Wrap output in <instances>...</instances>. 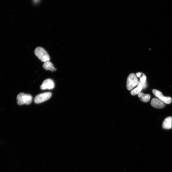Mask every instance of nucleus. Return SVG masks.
<instances>
[{"label":"nucleus","instance_id":"nucleus-1","mask_svg":"<svg viewBox=\"0 0 172 172\" xmlns=\"http://www.w3.org/2000/svg\"><path fill=\"white\" fill-rule=\"evenodd\" d=\"M34 54L42 62L48 61L50 60V57L48 53L43 47H36L34 50Z\"/></svg>","mask_w":172,"mask_h":172},{"label":"nucleus","instance_id":"nucleus-2","mask_svg":"<svg viewBox=\"0 0 172 172\" xmlns=\"http://www.w3.org/2000/svg\"><path fill=\"white\" fill-rule=\"evenodd\" d=\"M17 104L18 105L23 104L28 105L32 102L33 98L30 94L20 93L17 95Z\"/></svg>","mask_w":172,"mask_h":172},{"label":"nucleus","instance_id":"nucleus-3","mask_svg":"<svg viewBox=\"0 0 172 172\" xmlns=\"http://www.w3.org/2000/svg\"><path fill=\"white\" fill-rule=\"evenodd\" d=\"M138 80L136 75L134 73L130 74L127 79V88L129 91H131L138 84Z\"/></svg>","mask_w":172,"mask_h":172},{"label":"nucleus","instance_id":"nucleus-4","mask_svg":"<svg viewBox=\"0 0 172 172\" xmlns=\"http://www.w3.org/2000/svg\"><path fill=\"white\" fill-rule=\"evenodd\" d=\"M152 92L153 94L156 97L164 103L168 104H170L171 103L172 99L171 97L164 96L162 92L157 90L153 89Z\"/></svg>","mask_w":172,"mask_h":172},{"label":"nucleus","instance_id":"nucleus-5","mask_svg":"<svg viewBox=\"0 0 172 172\" xmlns=\"http://www.w3.org/2000/svg\"><path fill=\"white\" fill-rule=\"evenodd\" d=\"M52 96L51 92H46L38 95L35 98L34 102L36 104H39L47 101L51 98Z\"/></svg>","mask_w":172,"mask_h":172},{"label":"nucleus","instance_id":"nucleus-6","mask_svg":"<svg viewBox=\"0 0 172 172\" xmlns=\"http://www.w3.org/2000/svg\"><path fill=\"white\" fill-rule=\"evenodd\" d=\"M55 83L51 79H47L45 80L40 86L42 90L46 89L52 90L54 88Z\"/></svg>","mask_w":172,"mask_h":172},{"label":"nucleus","instance_id":"nucleus-7","mask_svg":"<svg viewBox=\"0 0 172 172\" xmlns=\"http://www.w3.org/2000/svg\"><path fill=\"white\" fill-rule=\"evenodd\" d=\"M151 105L153 107L158 109H161L165 106V103L157 98H153L151 102Z\"/></svg>","mask_w":172,"mask_h":172},{"label":"nucleus","instance_id":"nucleus-8","mask_svg":"<svg viewBox=\"0 0 172 172\" xmlns=\"http://www.w3.org/2000/svg\"><path fill=\"white\" fill-rule=\"evenodd\" d=\"M172 117H169L165 119L162 124V127L166 129H170L172 127Z\"/></svg>","mask_w":172,"mask_h":172},{"label":"nucleus","instance_id":"nucleus-9","mask_svg":"<svg viewBox=\"0 0 172 172\" xmlns=\"http://www.w3.org/2000/svg\"><path fill=\"white\" fill-rule=\"evenodd\" d=\"M43 67L45 70H49L52 71H56L57 69L54 67L53 65L51 62L48 61L44 62Z\"/></svg>","mask_w":172,"mask_h":172},{"label":"nucleus","instance_id":"nucleus-10","mask_svg":"<svg viewBox=\"0 0 172 172\" xmlns=\"http://www.w3.org/2000/svg\"><path fill=\"white\" fill-rule=\"evenodd\" d=\"M140 100L143 102H149L150 99V95L149 94H145L142 92H140L138 95Z\"/></svg>","mask_w":172,"mask_h":172},{"label":"nucleus","instance_id":"nucleus-11","mask_svg":"<svg viewBox=\"0 0 172 172\" xmlns=\"http://www.w3.org/2000/svg\"><path fill=\"white\" fill-rule=\"evenodd\" d=\"M142 89V87L141 86H138L136 88L132 90L131 92V94L132 96H135L138 95L141 92Z\"/></svg>","mask_w":172,"mask_h":172},{"label":"nucleus","instance_id":"nucleus-12","mask_svg":"<svg viewBox=\"0 0 172 172\" xmlns=\"http://www.w3.org/2000/svg\"><path fill=\"white\" fill-rule=\"evenodd\" d=\"M146 77L145 75L143 76L141 78H140V81L141 82L143 83H144L146 82Z\"/></svg>","mask_w":172,"mask_h":172},{"label":"nucleus","instance_id":"nucleus-13","mask_svg":"<svg viewBox=\"0 0 172 172\" xmlns=\"http://www.w3.org/2000/svg\"><path fill=\"white\" fill-rule=\"evenodd\" d=\"M138 86H142V89H144L146 88V83H143L141 82H139L137 84Z\"/></svg>","mask_w":172,"mask_h":172},{"label":"nucleus","instance_id":"nucleus-14","mask_svg":"<svg viewBox=\"0 0 172 172\" xmlns=\"http://www.w3.org/2000/svg\"><path fill=\"white\" fill-rule=\"evenodd\" d=\"M141 73L138 72L136 73V75L138 77H140V76H141Z\"/></svg>","mask_w":172,"mask_h":172},{"label":"nucleus","instance_id":"nucleus-15","mask_svg":"<svg viewBox=\"0 0 172 172\" xmlns=\"http://www.w3.org/2000/svg\"><path fill=\"white\" fill-rule=\"evenodd\" d=\"M34 2L35 3H37V2H38L39 0H34Z\"/></svg>","mask_w":172,"mask_h":172},{"label":"nucleus","instance_id":"nucleus-16","mask_svg":"<svg viewBox=\"0 0 172 172\" xmlns=\"http://www.w3.org/2000/svg\"></svg>","mask_w":172,"mask_h":172}]
</instances>
